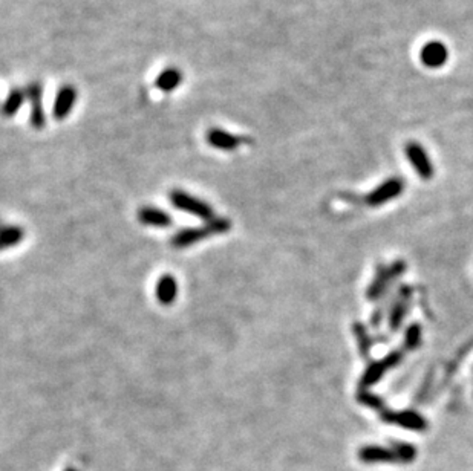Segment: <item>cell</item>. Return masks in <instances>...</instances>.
<instances>
[{
	"instance_id": "6da1fadb",
	"label": "cell",
	"mask_w": 473,
	"mask_h": 471,
	"mask_svg": "<svg viewBox=\"0 0 473 471\" xmlns=\"http://www.w3.org/2000/svg\"><path fill=\"white\" fill-rule=\"evenodd\" d=\"M231 230V222L225 217H213L207 220L204 226L198 228H185V230L178 231L170 240V245L178 249L192 247L198 242L212 238V236H219Z\"/></svg>"
},
{
	"instance_id": "7a4b0ae2",
	"label": "cell",
	"mask_w": 473,
	"mask_h": 471,
	"mask_svg": "<svg viewBox=\"0 0 473 471\" xmlns=\"http://www.w3.org/2000/svg\"><path fill=\"white\" fill-rule=\"evenodd\" d=\"M169 199L175 208L189 213L192 216H197L204 220H212L215 217V211L207 202L197 196H192L183 190H172L169 193Z\"/></svg>"
},
{
	"instance_id": "3957f363",
	"label": "cell",
	"mask_w": 473,
	"mask_h": 471,
	"mask_svg": "<svg viewBox=\"0 0 473 471\" xmlns=\"http://www.w3.org/2000/svg\"><path fill=\"white\" fill-rule=\"evenodd\" d=\"M26 98L31 106V115H29V121L35 131H42L47 126V115H44L43 109V86L40 81L29 83L25 89Z\"/></svg>"
},
{
	"instance_id": "277c9868",
	"label": "cell",
	"mask_w": 473,
	"mask_h": 471,
	"mask_svg": "<svg viewBox=\"0 0 473 471\" xmlns=\"http://www.w3.org/2000/svg\"><path fill=\"white\" fill-rule=\"evenodd\" d=\"M406 156L409 159L410 165L414 167V170L418 173V176L424 181H431L433 178V165L429 155H427L426 149L415 141H410L404 147Z\"/></svg>"
},
{
	"instance_id": "5b68a950",
	"label": "cell",
	"mask_w": 473,
	"mask_h": 471,
	"mask_svg": "<svg viewBox=\"0 0 473 471\" xmlns=\"http://www.w3.org/2000/svg\"><path fill=\"white\" fill-rule=\"evenodd\" d=\"M78 92L74 85H63L58 88L54 106H52V117L57 121H63L71 115L75 104H77Z\"/></svg>"
},
{
	"instance_id": "8992f818",
	"label": "cell",
	"mask_w": 473,
	"mask_h": 471,
	"mask_svg": "<svg viewBox=\"0 0 473 471\" xmlns=\"http://www.w3.org/2000/svg\"><path fill=\"white\" fill-rule=\"evenodd\" d=\"M206 141L213 149L233 151V150H236L241 146H244V144L250 142V138H244V136H239V135H235L231 132H227V131H224V129H219V127H212L206 135Z\"/></svg>"
},
{
	"instance_id": "52a82bcc",
	"label": "cell",
	"mask_w": 473,
	"mask_h": 471,
	"mask_svg": "<svg viewBox=\"0 0 473 471\" xmlns=\"http://www.w3.org/2000/svg\"><path fill=\"white\" fill-rule=\"evenodd\" d=\"M403 190L404 182L400 178H390L375 190H372V192L367 195L366 202L367 205H371V207H379V205H383L395 199V197H399L403 193Z\"/></svg>"
},
{
	"instance_id": "ba28073f",
	"label": "cell",
	"mask_w": 473,
	"mask_h": 471,
	"mask_svg": "<svg viewBox=\"0 0 473 471\" xmlns=\"http://www.w3.org/2000/svg\"><path fill=\"white\" fill-rule=\"evenodd\" d=\"M404 270H406V263L401 262V261L395 262L389 270L380 268L377 277L374 279V282H372V285L370 288V291H367V297L372 299V300L380 297L383 292L388 291L389 288H390L389 282L392 283V280H395L397 277L401 276L403 272H404Z\"/></svg>"
},
{
	"instance_id": "9c48e42d",
	"label": "cell",
	"mask_w": 473,
	"mask_h": 471,
	"mask_svg": "<svg viewBox=\"0 0 473 471\" xmlns=\"http://www.w3.org/2000/svg\"><path fill=\"white\" fill-rule=\"evenodd\" d=\"M403 360V352L401 351H395V352H390L389 355H386L385 358L381 361L377 363H372L370 364V367L366 369V372L362 377V387H367V386H372L381 379V377L385 375V372L390 367H395L397 364H400Z\"/></svg>"
},
{
	"instance_id": "30bf717a",
	"label": "cell",
	"mask_w": 473,
	"mask_h": 471,
	"mask_svg": "<svg viewBox=\"0 0 473 471\" xmlns=\"http://www.w3.org/2000/svg\"><path fill=\"white\" fill-rule=\"evenodd\" d=\"M420 60L429 69H440L447 63L449 49L442 42L431 40L420 51Z\"/></svg>"
},
{
	"instance_id": "8fae6325",
	"label": "cell",
	"mask_w": 473,
	"mask_h": 471,
	"mask_svg": "<svg viewBox=\"0 0 473 471\" xmlns=\"http://www.w3.org/2000/svg\"><path fill=\"white\" fill-rule=\"evenodd\" d=\"M383 421L388 424H397L400 427L409 429V430H418L423 431L427 429V421L422 415L412 410H404V412H390V410H383L381 412Z\"/></svg>"
},
{
	"instance_id": "7c38bea8",
	"label": "cell",
	"mask_w": 473,
	"mask_h": 471,
	"mask_svg": "<svg viewBox=\"0 0 473 471\" xmlns=\"http://www.w3.org/2000/svg\"><path fill=\"white\" fill-rule=\"evenodd\" d=\"M410 294L412 290L409 286H403L400 290V294L397 295L395 303L392 308L389 309V328L392 331H397L401 326L404 317L408 315L409 303H410Z\"/></svg>"
},
{
	"instance_id": "4fadbf2b",
	"label": "cell",
	"mask_w": 473,
	"mask_h": 471,
	"mask_svg": "<svg viewBox=\"0 0 473 471\" xmlns=\"http://www.w3.org/2000/svg\"><path fill=\"white\" fill-rule=\"evenodd\" d=\"M155 295L156 300L161 303L164 306L174 305L178 295V282L174 276L164 274L160 277V280L156 282L155 286Z\"/></svg>"
},
{
	"instance_id": "5bb4252c",
	"label": "cell",
	"mask_w": 473,
	"mask_h": 471,
	"mask_svg": "<svg viewBox=\"0 0 473 471\" xmlns=\"http://www.w3.org/2000/svg\"><path fill=\"white\" fill-rule=\"evenodd\" d=\"M138 220L142 225L153 228H167L174 222V219L167 211L156 207H142L138 210Z\"/></svg>"
},
{
	"instance_id": "9a60e30c",
	"label": "cell",
	"mask_w": 473,
	"mask_h": 471,
	"mask_svg": "<svg viewBox=\"0 0 473 471\" xmlns=\"http://www.w3.org/2000/svg\"><path fill=\"white\" fill-rule=\"evenodd\" d=\"M184 74L178 67H167L163 72L158 74L155 80V86L164 94H172L183 85Z\"/></svg>"
},
{
	"instance_id": "2e32d148",
	"label": "cell",
	"mask_w": 473,
	"mask_h": 471,
	"mask_svg": "<svg viewBox=\"0 0 473 471\" xmlns=\"http://www.w3.org/2000/svg\"><path fill=\"white\" fill-rule=\"evenodd\" d=\"M358 458L362 462L366 463H375V462H400L399 456L394 450H388L385 447L370 445L360 448Z\"/></svg>"
},
{
	"instance_id": "e0dca14e",
	"label": "cell",
	"mask_w": 473,
	"mask_h": 471,
	"mask_svg": "<svg viewBox=\"0 0 473 471\" xmlns=\"http://www.w3.org/2000/svg\"><path fill=\"white\" fill-rule=\"evenodd\" d=\"M25 100H26L25 89H20V88L11 89V92L8 94V97H6L5 101L2 103V108H0V113H2V117L13 118L20 110L22 106H24Z\"/></svg>"
},
{
	"instance_id": "ac0fdd59",
	"label": "cell",
	"mask_w": 473,
	"mask_h": 471,
	"mask_svg": "<svg viewBox=\"0 0 473 471\" xmlns=\"http://www.w3.org/2000/svg\"><path fill=\"white\" fill-rule=\"evenodd\" d=\"M25 238V230L19 225H8L0 228V251L19 245Z\"/></svg>"
},
{
	"instance_id": "d6986e66",
	"label": "cell",
	"mask_w": 473,
	"mask_h": 471,
	"mask_svg": "<svg viewBox=\"0 0 473 471\" xmlns=\"http://www.w3.org/2000/svg\"><path fill=\"white\" fill-rule=\"evenodd\" d=\"M422 326L414 323L410 324L408 331H406V337H404V347L408 349V351H414L420 345H422Z\"/></svg>"
},
{
	"instance_id": "ffe728a7",
	"label": "cell",
	"mask_w": 473,
	"mask_h": 471,
	"mask_svg": "<svg viewBox=\"0 0 473 471\" xmlns=\"http://www.w3.org/2000/svg\"><path fill=\"white\" fill-rule=\"evenodd\" d=\"M394 452L397 453V456H399L400 462H404V463L412 462L417 456V450L409 444H397L395 448H394Z\"/></svg>"
},
{
	"instance_id": "44dd1931",
	"label": "cell",
	"mask_w": 473,
	"mask_h": 471,
	"mask_svg": "<svg viewBox=\"0 0 473 471\" xmlns=\"http://www.w3.org/2000/svg\"><path fill=\"white\" fill-rule=\"evenodd\" d=\"M354 332L357 333V340H358V345H360V351H362L363 355L370 354V349H371V340L367 337V332L363 328L362 324L357 323L354 326Z\"/></svg>"
},
{
	"instance_id": "7402d4cb",
	"label": "cell",
	"mask_w": 473,
	"mask_h": 471,
	"mask_svg": "<svg viewBox=\"0 0 473 471\" xmlns=\"http://www.w3.org/2000/svg\"><path fill=\"white\" fill-rule=\"evenodd\" d=\"M357 398H358L360 402H362V404H366V406H370L372 408H377V410L385 408V407H383V401L379 397H375V395L360 392Z\"/></svg>"
},
{
	"instance_id": "603a6c76",
	"label": "cell",
	"mask_w": 473,
	"mask_h": 471,
	"mask_svg": "<svg viewBox=\"0 0 473 471\" xmlns=\"http://www.w3.org/2000/svg\"><path fill=\"white\" fill-rule=\"evenodd\" d=\"M66 471H75V470H74V468H67Z\"/></svg>"
},
{
	"instance_id": "cb8c5ba5",
	"label": "cell",
	"mask_w": 473,
	"mask_h": 471,
	"mask_svg": "<svg viewBox=\"0 0 473 471\" xmlns=\"http://www.w3.org/2000/svg\"><path fill=\"white\" fill-rule=\"evenodd\" d=\"M0 228H2V222H0Z\"/></svg>"
}]
</instances>
